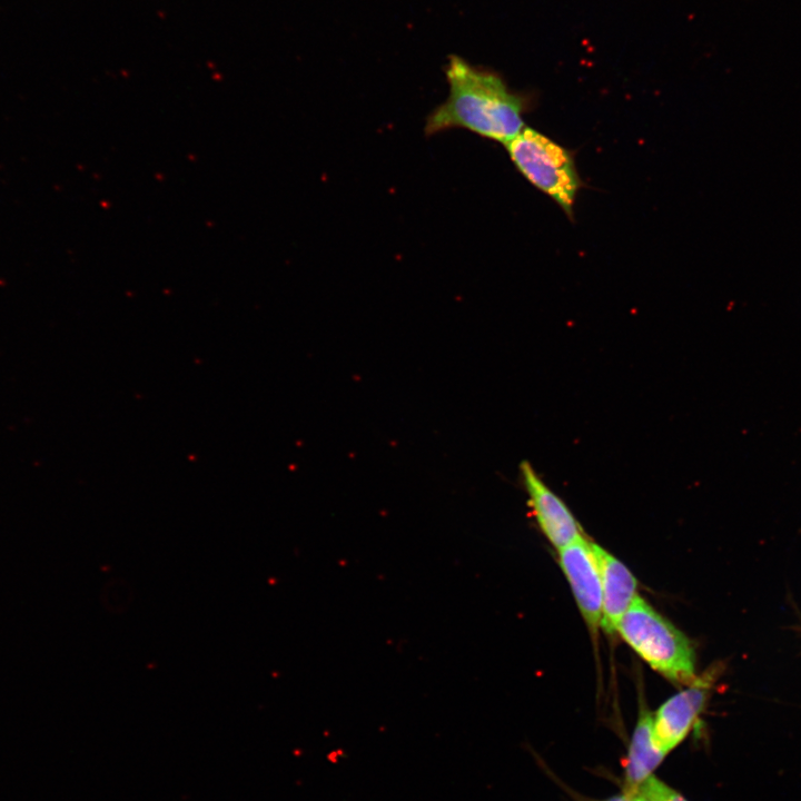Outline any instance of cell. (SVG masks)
Instances as JSON below:
<instances>
[{
  "label": "cell",
  "instance_id": "1",
  "mask_svg": "<svg viewBox=\"0 0 801 801\" xmlns=\"http://www.w3.org/2000/svg\"><path fill=\"white\" fill-rule=\"evenodd\" d=\"M447 99L427 116V137L462 128L483 138L507 144L524 128L525 101L500 75L451 56L445 67Z\"/></svg>",
  "mask_w": 801,
  "mask_h": 801
},
{
  "label": "cell",
  "instance_id": "2",
  "mask_svg": "<svg viewBox=\"0 0 801 801\" xmlns=\"http://www.w3.org/2000/svg\"><path fill=\"white\" fill-rule=\"evenodd\" d=\"M616 631L663 676L681 684H691L696 680L691 642L641 596L636 595L624 612Z\"/></svg>",
  "mask_w": 801,
  "mask_h": 801
},
{
  "label": "cell",
  "instance_id": "3",
  "mask_svg": "<svg viewBox=\"0 0 801 801\" xmlns=\"http://www.w3.org/2000/svg\"><path fill=\"white\" fill-rule=\"evenodd\" d=\"M506 149L516 169L572 216L581 180L568 150L528 127Z\"/></svg>",
  "mask_w": 801,
  "mask_h": 801
},
{
  "label": "cell",
  "instance_id": "4",
  "mask_svg": "<svg viewBox=\"0 0 801 801\" xmlns=\"http://www.w3.org/2000/svg\"><path fill=\"white\" fill-rule=\"evenodd\" d=\"M561 567L590 630L602 626V586L590 542L578 536L558 550Z\"/></svg>",
  "mask_w": 801,
  "mask_h": 801
},
{
  "label": "cell",
  "instance_id": "5",
  "mask_svg": "<svg viewBox=\"0 0 801 801\" xmlns=\"http://www.w3.org/2000/svg\"><path fill=\"white\" fill-rule=\"evenodd\" d=\"M520 469L535 520L548 541L560 550L581 536L580 524L572 512L535 468L522 462Z\"/></svg>",
  "mask_w": 801,
  "mask_h": 801
},
{
  "label": "cell",
  "instance_id": "6",
  "mask_svg": "<svg viewBox=\"0 0 801 801\" xmlns=\"http://www.w3.org/2000/svg\"><path fill=\"white\" fill-rule=\"evenodd\" d=\"M710 683L696 679L686 689L666 700L652 716V735L656 746L668 754L689 734L703 711Z\"/></svg>",
  "mask_w": 801,
  "mask_h": 801
},
{
  "label": "cell",
  "instance_id": "7",
  "mask_svg": "<svg viewBox=\"0 0 801 801\" xmlns=\"http://www.w3.org/2000/svg\"><path fill=\"white\" fill-rule=\"evenodd\" d=\"M602 586V626L609 632L616 625L636 594V580L629 568L597 544L590 542Z\"/></svg>",
  "mask_w": 801,
  "mask_h": 801
},
{
  "label": "cell",
  "instance_id": "8",
  "mask_svg": "<svg viewBox=\"0 0 801 801\" xmlns=\"http://www.w3.org/2000/svg\"><path fill=\"white\" fill-rule=\"evenodd\" d=\"M654 743L652 715L642 711L634 728L625 763V792L632 793L652 775L665 758Z\"/></svg>",
  "mask_w": 801,
  "mask_h": 801
},
{
  "label": "cell",
  "instance_id": "9",
  "mask_svg": "<svg viewBox=\"0 0 801 801\" xmlns=\"http://www.w3.org/2000/svg\"><path fill=\"white\" fill-rule=\"evenodd\" d=\"M635 791H640L654 801H688L678 791L653 775L647 778Z\"/></svg>",
  "mask_w": 801,
  "mask_h": 801
},
{
  "label": "cell",
  "instance_id": "10",
  "mask_svg": "<svg viewBox=\"0 0 801 801\" xmlns=\"http://www.w3.org/2000/svg\"><path fill=\"white\" fill-rule=\"evenodd\" d=\"M602 801H632L630 793L624 792L621 794L612 795L605 800Z\"/></svg>",
  "mask_w": 801,
  "mask_h": 801
},
{
  "label": "cell",
  "instance_id": "11",
  "mask_svg": "<svg viewBox=\"0 0 801 801\" xmlns=\"http://www.w3.org/2000/svg\"><path fill=\"white\" fill-rule=\"evenodd\" d=\"M632 801H654L651 798L644 795L640 791H634L630 793Z\"/></svg>",
  "mask_w": 801,
  "mask_h": 801
}]
</instances>
